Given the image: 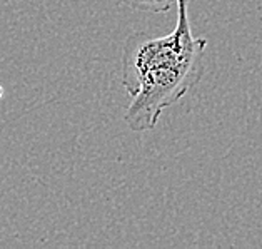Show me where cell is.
I'll use <instances>...</instances> for the list:
<instances>
[{
  "instance_id": "1",
  "label": "cell",
  "mask_w": 262,
  "mask_h": 249,
  "mask_svg": "<svg viewBox=\"0 0 262 249\" xmlns=\"http://www.w3.org/2000/svg\"><path fill=\"white\" fill-rule=\"evenodd\" d=\"M187 0H177V24L169 35H129L122 52V86L132 100L124 120L134 132L152 131L161 114L177 104L204 74L207 39L194 37Z\"/></svg>"
},
{
  "instance_id": "2",
  "label": "cell",
  "mask_w": 262,
  "mask_h": 249,
  "mask_svg": "<svg viewBox=\"0 0 262 249\" xmlns=\"http://www.w3.org/2000/svg\"><path fill=\"white\" fill-rule=\"evenodd\" d=\"M120 4L132 10L149 12V14H164L177 4V0H120Z\"/></svg>"
},
{
  "instance_id": "3",
  "label": "cell",
  "mask_w": 262,
  "mask_h": 249,
  "mask_svg": "<svg viewBox=\"0 0 262 249\" xmlns=\"http://www.w3.org/2000/svg\"><path fill=\"white\" fill-rule=\"evenodd\" d=\"M0 95H2V87H0Z\"/></svg>"
}]
</instances>
